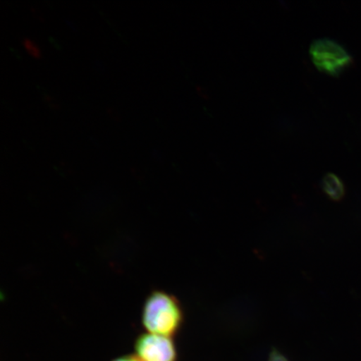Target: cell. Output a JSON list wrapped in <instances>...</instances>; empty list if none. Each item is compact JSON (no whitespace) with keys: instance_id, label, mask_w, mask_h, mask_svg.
Segmentation results:
<instances>
[{"instance_id":"6da1fadb","label":"cell","mask_w":361,"mask_h":361,"mask_svg":"<svg viewBox=\"0 0 361 361\" xmlns=\"http://www.w3.org/2000/svg\"><path fill=\"white\" fill-rule=\"evenodd\" d=\"M183 319L179 300L168 293L153 291L143 305L142 323L147 333L171 338L182 327Z\"/></svg>"},{"instance_id":"7a4b0ae2","label":"cell","mask_w":361,"mask_h":361,"mask_svg":"<svg viewBox=\"0 0 361 361\" xmlns=\"http://www.w3.org/2000/svg\"><path fill=\"white\" fill-rule=\"evenodd\" d=\"M311 60L319 71L338 76L353 64V58L335 40L322 38L310 44Z\"/></svg>"},{"instance_id":"277c9868","label":"cell","mask_w":361,"mask_h":361,"mask_svg":"<svg viewBox=\"0 0 361 361\" xmlns=\"http://www.w3.org/2000/svg\"><path fill=\"white\" fill-rule=\"evenodd\" d=\"M324 193L333 201H341L345 195V187L342 180L334 173H327L322 180Z\"/></svg>"},{"instance_id":"5b68a950","label":"cell","mask_w":361,"mask_h":361,"mask_svg":"<svg viewBox=\"0 0 361 361\" xmlns=\"http://www.w3.org/2000/svg\"><path fill=\"white\" fill-rule=\"evenodd\" d=\"M23 44H24L25 49L30 55L35 58H39L40 56H42V51H40L38 45L32 42V40L30 39H25L24 42H23Z\"/></svg>"},{"instance_id":"8992f818","label":"cell","mask_w":361,"mask_h":361,"mask_svg":"<svg viewBox=\"0 0 361 361\" xmlns=\"http://www.w3.org/2000/svg\"><path fill=\"white\" fill-rule=\"evenodd\" d=\"M269 361H288L283 355L278 351L274 350L270 355Z\"/></svg>"},{"instance_id":"3957f363","label":"cell","mask_w":361,"mask_h":361,"mask_svg":"<svg viewBox=\"0 0 361 361\" xmlns=\"http://www.w3.org/2000/svg\"><path fill=\"white\" fill-rule=\"evenodd\" d=\"M135 355L142 361H177L173 338L146 333L135 342Z\"/></svg>"},{"instance_id":"52a82bcc","label":"cell","mask_w":361,"mask_h":361,"mask_svg":"<svg viewBox=\"0 0 361 361\" xmlns=\"http://www.w3.org/2000/svg\"><path fill=\"white\" fill-rule=\"evenodd\" d=\"M113 361H142L137 355H123Z\"/></svg>"}]
</instances>
